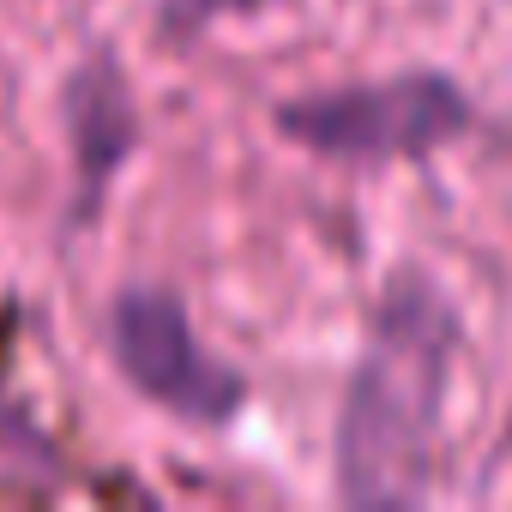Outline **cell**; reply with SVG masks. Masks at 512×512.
<instances>
[{
	"label": "cell",
	"instance_id": "6da1fadb",
	"mask_svg": "<svg viewBox=\"0 0 512 512\" xmlns=\"http://www.w3.org/2000/svg\"><path fill=\"white\" fill-rule=\"evenodd\" d=\"M458 356V302L434 272L398 266L368 308V332L338 398L332 482L344 506H416L428 494Z\"/></svg>",
	"mask_w": 512,
	"mask_h": 512
},
{
	"label": "cell",
	"instance_id": "7a4b0ae2",
	"mask_svg": "<svg viewBox=\"0 0 512 512\" xmlns=\"http://www.w3.org/2000/svg\"><path fill=\"white\" fill-rule=\"evenodd\" d=\"M272 127L284 145L338 169L428 163L476 133V97L446 67H404L368 85H326L284 97L272 109Z\"/></svg>",
	"mask_w": 512,
	"mask_h": 512
},
{
	"label": "cell",
	"instance_id": "3957f363",
	"mask_svg": "<svg viewBox=\"0 0 512 512\" xmlns=\"http://www.w3.org/2000/svg\"><path fill=\"white\" fill-rule=\"evenodd\" d=\"M103 350L115 374L181 428L223 434L247 410V374L199 338L169 284H121L103 308Z\"/></svg>",
	"mask_w": 512,
	"mask_h": 512
},
{
	"label": "cell",
	"instance_id": "277c9868",
	"mask_svg": "<svg viewBox=\"0 0 512 512\" xmlns=\"http://www.w3.org/2000/svg\"><path fill=\"white\" fill-rule=\"evenodd\" d=\"M55 115H61L67 157H73L67 235H85V229L103 223L109 193H115L121 169L139 157V139H145V115H139V91H133L127 61L109 43L85 49L67 67L61 91H55Z\"/></svg>",
	"mask_w": 512,
	"mask_h": 512
},
{
	"label": "cell",
	"instance_id": "5b68a950",
	"mask_svg": "<svg viewBox=\"0 0 512 512\" xmlns=\"http://www.w3.org/2000/svg\"><path fill=\"white\" fill-rule=\"evenodd\" d=\"M266 7H278V0H157L151 25L163 43H193L217 19H247V13H266Z\"/></svg>",
	"mask_w": 512,
	"mask_h": 512
},
{
	"label": "cell",
	"instance_id": "8992f818",
	"mask_svg": "<svg viewBox=\"0 0 512 512\" xmlns=\"http://www.w3.org/2000/svg\"><path fill=\"white\" fill-rule=\"evenodd\" d=\"M500 458H512V410H506V422H500Z\"/></svg>",
	"mask_w": 512,
	"mask_h": 512
}]
</instances>
